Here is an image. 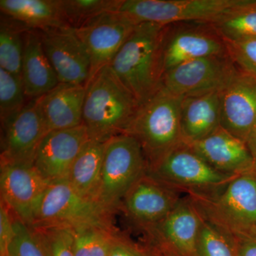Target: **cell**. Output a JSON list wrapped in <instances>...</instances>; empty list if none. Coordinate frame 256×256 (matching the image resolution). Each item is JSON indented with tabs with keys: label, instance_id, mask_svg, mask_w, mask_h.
<instances>
[{
	"label": "cell",
	"instance_id": "1",
	"mask_svg": "<svg viewBox=\"0 0 256 256\" xmlns=\"http://www.w3.org/2000/svg\"><path fill=\"white\" fill-rule=\"evenodd\" d=\"M166 28L154 23L138 24L109 65L140 106L162 88Z\"/></svg>",
	"mask_w": 256,
	"mask_h": 256
},
{
	"label": "cell",
	"instance_id": "2",
	"mask_svg": "<svg viewBox=\"0 0 256 256\" xmlns=\"http://www.w3.org/2000/svg\"><path fill=\"white\" fill-rule=\"evenodd\" d=\"M86 88L82 124L90 140L106 143L116 136L126 134L140 104L110 66L100 69Z\"/></svg>",
	"mask_w": 256,
	"mask_h": 256
},
{
	"label": "cell",
	"instance_id": "3",
	"mask_svg": "<svg viewBox=\"0 0 256 256\" xmlns=\"http://www.w3.org/2000/svg\"><path fill=\"white\" fill-rule=\"evenodd\" d=\"M182 98L162 87L140 106L126 134L140 144L148 168L184 142L180 120Z\"/></svg>",
	"mask_w": 256,
	"mask_h": 256
},
{
	"label": "cell",
	"instance_id": "4",
	"mask_svg": "<svg viewBox=\"0 0 256 256\" xmlns=\"http://www.w3.org/2000/svg\"><path fill=\"white\" fill-rule=\"evenodd\" d=\"M202 215L232 237L256 236V174L237 175L212 196L192 197Z\"/></svg>",
	"mask_w": 256,
	"mask_h": 256
},
{
	"label": "cell",
	"instance_id": "5",
	"mask_svg": "<svg viewBox=\"0 0 256 256\" xmlns=\"http://www.w3.org/2000/svg\"><path fill=\"white\" fill-rule=\"evenodd\" d=\"M148 173L176 192L192 197L212 196L223 190L235 176L214 169L185 142L172 150Z\"/></svg>",
	"mask_w": 256,
	"mask_h": 256
},
{
	"label": "cell",
	"instance_id": "6",
	"mask_svg": "<svg viewBox=\"0 0 256 256\" xmlns=\"http://www.w3.org/2000/svg\"><path fill=\"white\" fill-rule=\"evenodd\" d=\"M111 212L79 194L68 181L50 184L35 212L32 228L68 227L110 230Z\"/></svg>",
	"mask_w": 256,
	"mask_h": 256
},
{
	"label": "cell",
	"instance_id": "7",
	"mask_svg": "<svg viewBox=\"0 0 256 256\" xmlns=\"http://www.w3.org/2000/svg\"><path fill=\"white\" fill-rule=\"evenodd\" d=\"M140 144L128 134L105 143L97 202L112 213L122 204L128 191L148 172Z\"/></svg>",
	"mask_w": 256,
	"mask_h": 256
},
{
	"label": "cell",
	"instance_id": "8",
	"mask_svg": "<svg viewBox=\"0 0 256 256\" xmlns=\"http://www.w3.org/2000/svg\"><path fill=\"white\" fill-rule=\"evenodd\" d=\"M244 0H118L116 11L138 24H210L233 11Z\"/></svg>",
	"mask_w": 256,
	"mask_h": 256
},
{
	"label": "cell",
	"instance_id": "9",
	"mask_svg": "<svg viewBox=\"0 0 256 256\" xmlns=\"http://www.w3.org/2000/svg\"><path fill=\"white\" fill-rule=\"evenodd\" d=\"M238 72L228 54L210 56L166 70L162 87L180 98L220 92Z\"/></svg>",
	"mask_w": 256,
	"mask_h": 256
},
{
	"label": "cell",
	"instance_id": "10",
	"mask_svg": "<svg viewBox=\"0 0 256 256\" xmlns=\"http://www.w3.org/2000/svg\"><path fill=\"white\" fill-rule=\"evenodd\" d=\"M1 163L34 165L38 146L50 132L37 98L1 122Z\"/></svg>",
	"mask_w": 256,
	"mask_h": 256
},
{
	"label": "cell",
	"instance_id": "11",
	"mask_svg": "<svg viewBox=\"0 0 256 256\" xmlns=\"http://www.w3.org/2000/svg\"><path fill=\"white\" fill-rule=\"evenodd\" d=\"M226 54L223 38L208 24L178 23L166 26L162 45L164 73L190 60Z\"/></svg>",
	"mask_w": 256,
	"mask_h": 256
},
{
	"label": "cell",
	"instance_id": "12",
	"mask_svg": "<svg viewBox=\"0 0 256 256\" xmlns=\"http://www.w3.org/2000/svg\"><path fill=\"white\" fill-rule=\"evenodd\" d=\"M137 24L117 12H107L75 28L90 60L88 80L109 66Z\"/></svg>",
	"mask_w": 256,
	"mask_h": 256
},
{
	"label": "cell",
	"instance_id": "13",
	"mask_svg": "<svg viewBox=\"0 0 256 256\" xmlns=\"http://www.w3.org/2000/svg\"><path fill=\"white\" fill-rule=\"evenodd\" d=\"M42 46L62 84L86 85L90 60L76 30L62 26L40 32Z\"/></svg>",
	"mask_w": 256,
	"mask_h": 256
},
{
	"label": "cell",
	"instance_id": "14",
	"mask_svg": "<svg viewBox=\"0 0 256 256\" xmlns=\"http://www.w3.org/2000/svg\"><path fill=\"white\" fill-rule=\"evenodd\" d=\"M50 184L34 165L1 163L2 201L28 226L33 225L37 207Z\"/></svg>",
	"mask_w": 256,
	"mask_h": 256
},
{
	"label": "cell",
	"instance_id": "15",
	"mask_svg": "<svg viewBox=\"0 0 256 256\" xmlns=\"http://www.w3.org/2000/svg\"><path fill=\"white\" fill-rule=\"evenodd\" d=\"M89 140L84 124L50 131L38 146L34 166L50 184L67 181L76 158Z\"/></svg>",
	"mask_w": 256,
	"mask_h": 256
},
{
	"label": "cell",
	"instance_id": "16",
	"mask_svg": "<svg viewBox=\"0 0 256 256\" xmlns=\"http://www.w3.org/2000/svg\"><path fill=\"white\" fill-rule=\"evenodd\" d=\"M180 194L146 172L126 194L121 205L133 222L148 230L169 214L181 198Z\"/></svg>",
	"mask_w": 256,
	"mask_h": 256
},
{
	"label": "cell",
	"instance_id": "17",
	"mask_svg": "<svg viewBox=\"0 0 256 256\" xmlns=\"http://www.w3.org/2000/svg\"><path fill=\"white\" fill-rule=\"evenodd\" d=\"M220 94V126L246 142L256 122V78L238 70Z\"/></svg>",
	"mask_w": 256,
	"mask_h": 256
},
{
	"label": "cell",
	"instance_id": "18",
	"mask_svg": "<svg viewBox=\"0 0 256 256\" xmlns=\"http://www.w3.org/2000/svg\"><path fill=\"white\" fill-rule=\"evenodd\" d=\"M202 214L191 196L181 197L166 217L146 232L180 256H196Z\"/></svg>",
	"mask_w": 256,
	"mask_h": 256
},
{
	"label": "cell",
	"instance_id": "19",
	"mask_svg": "<svg viewBox=\"0 0 256 256\" xmlns=\"http://www.w3.org/2000/svg\"><path fill=\"white\" fill-rule=\"evenodd\" d=\"M188 146L212 168L223 174L236 176L254 170L255 160L246 142L222 127Z\"/></svg>",
	"mask_w": 256,
	"mask_h": 256
},
{
	"label": "cell",
	"instance_id": "20",
	"mask_svg": "<svg viewBox=\"0 0 256 256\" xmlns=\"http://www.w3.org/2000/svg\"><path fill=\"white\" fill-rule=\"evenodd\" d=\"M86 92V86L60 82L53 90L37 98L50 132L82 124Z\"/></svg>",
	"mask_w": 256,
	"mask_h": 256
},
{
	"label": "cell",
	"instance_id": "21",
	"mask_svg": "<svg viewBox=\"0 0 256 256\" xmlns=\"http://www.w3.org/2000/svg\"><path fill=\"white\" fill-rule=\"evenodd\" d=\"M220 92L183 98L180 120L184 142L191 144L198 142L222 127Z\"/></svg>",
	"mask_w": 256,
	"mask_h": 256
},
{
	"label": "cell",
	"instance_id": "22",
	"mask_svg": "<svg viewBox=\"0 0 256 256\" xmlns=\"http://www.w3.org/2000/svg\"><path fill=\"white\" fill-rule=\"evenodd\" d=\"M22 78L28 98H38L60 84L42 46L40 32L28 30L24 36Z\"/></svg>",
	"mask_w": 256,
	"mask_h": 256
},
{
	"label": "cell",
	"instance_id": "23",
	"mask_svg": "<svg viewBox=\"0 0 256 256\" xmlns=\"http://www.w3.org/2000/svg\"><path fill=\"white\" fill-rule=\"evenodd\" d=\"M0 10L30 30L42 32L68 26L64 21L60 0H1Z\"/></svg>",
	"mask_w": 256,
	"mask_h": 256
},
{
	"label": "cell",
	"instance_id": "24",
	"mask_svg": "<svg viewBox=\"0 0 256 256\" xmlns=\"http://www.w3.org/2000/svg\"><path fill=\"white\" fill-rule=\"evenodd\" d=\"M104 148L105 143L89 140L76 158L67 180L79 194L96 202L100 185Z\"/></svg>",
	"mask_w": 256,
	"mask_h": 256
},
{
	"label": "cell",
	"instance_id": "25",
	"mask_svg": "<svg viewBox=\"0 0 256 256\" xmlns=\"http://www.w3.org/2000/svg\"><path fill=\"white\" fill-rule=\"evenodd\" d=\"M208 24L223 40L256 36V0H244L233 11Z\"/></svg>",
	"mask_w": 256,
	"mask_h": 256
},
{
	"label": "cell",
	"instance_id": "26",
	"mask_svg": "<svg viewBox=\"0 0 256 256\" xmlns=\"http://www.w3.org/2000/svg\"><path fill=\"white\" fill-rule=\"evenodd\" d=\"M2 18L0 24V68L21 76L24 36L28 28ZM22 77V76H21Z\"/></svg>",
	"mask_w": 256,
	"mask_h": 256
},
{
	"label": "cell",
	"instance_id": "27",
	"mask_svg": "<svg viewBox=\"0 0 256 256\" xmlns=\"http://www.w3.org/2000/svg\"><path fill=\"white\" fill-rule=\"evenodd\" d=\"M196 256H238L235 239L202 215Z\"/></svg>",
	"mask_w": 256,
	"mask_h": 256
},
{
	"label": "cell",
	"instance_id": "28",
	"mask_svg": "<svg viewBox=\"0 0 256 256\" xmlns=\"http://www.w3.org/2000/svg\"><path fill=\"white\" fill-rule=\"evenodd\" d=\"M118 3V0H60L64 21L74 28L102 13L116 11Z\"/></svg>",
	"mask_w": 256,
	"mask_h": 256
},
{
	"label": "cell",
	"instance_id": "29",
	"mask_svg": "<svg viewBox=\"0 0 256 256\" xmlns=\"http://www.w3.org/2000/svg\"><path fill=\"white\" fill-rule=\"evenodd\" d=\"M22 78L0 68V116L1 122L18 114L26 104Z\"/></svg>",
	"mask_w": 256,
	"mask_h": 256
},
{
	"label": "cell",
	"instance_id": "30",
	"mask_svg": "<svg viewBox=\"0 0 256 256\" xmlns=\"http://www.w3.org/2000/svg\"><path fill=\"white\" fill-rule=\"evenodd\" d=\"M15 236L10 247L13 256H48L40 234L21 220H14Z\"/></svg>",
	"mask_w": 256,
	"mask_h": 256
},
{
	"label": "cell",
	"instance_id": "31",
	"mask_svg": "<svg viewBox=\"0 0 256 256\" xmlns=\"http://www.w3.org/2000/svg\"><path fill=\"white\" fill-rule=\"evenodd\" d=\"M223 40L227 54L239 72L256 78V36Z\"/></svg>",
	"mask_w": 256,
	"mask_h": 256
},
{
	"label": "cell",
	"instance_id": "32",
	"mask_svg": "<svg viewBox=\"0 0 256 256\" xmlns=\"http://www.w3.org/2000/svg\"><path fill=\"white\" fill-rule=\"evenodd\" d=\"M34 229L40 234L48 256H74V229L62 226Z\"/></svg>",
	"mask_w": 256,
	"mask_h": 256
},
{
	"label": "cell",
	"instance_id": "33",
	"mask_svg": "<svg viewBox=\"0 0 256 256\" xmlns=\"http://www.w3.org/2000/svg\"><path fill=\"white\" fill-rule=\"evenodd\" d=\"M9 207L2 201L0 206V255L9 254L10 246L15 236L14 220L12 218Z\"/></svg>",
	"mask_w": 256,
	"mask_h": 256
},
{
	"label": "cell",
	"instance_id": "34",
	"mask_svg": "<svg viewBox=\"0 0 256 256\" xmlns=\"http://www.w3.org/2000/svg\"><path fill=\"white\" fill-rule=\"evenodd\" d=\"M112 234L100 228L89 230V247L92 256H109Z\"/></svg>",
	"mask_w": 256,
	"mask_h": 256
},
{
	"label": "cell",
	"instance_id": "35",
	"mask_svg": "<svg viewBox=\"0 0 256 256\" xmlns=\"http://www.w3.org/2000/svg\"><path fill=\"white\" fill-rule=\"evenodd\" d=\"M109 256H151L132 242L112 235Z\"/></svg>",
	"mask_w": 256,
	"mask_h": 256
},
{
	"label": "cell",
	"instance_id": "36",
	"mask_svg": "<svg viewBox=\"0 0 256 256\" xmlns=\"http://www.w3.org/2000/svg\"><path fill=\"white\" fill-rule=\"evenodd\" d=\"M90 228L74 229L72 249L74 256H92L89 247V230Z\"/></svg>",
	"mask_w": 256,
	"mask_h": 256
},
{
	"label": "cell",
	"instance_id": "37",
	"mask_svg": "<svg viewBox=\"0 0 256 256\" xmlns=\"http://www.w3.org/2000/svg\"><path fill=\"white\" fill-rule=\"evenodd\" d=\"M238 256H256V236L236 237Z\"/></svg>",
	"mask_w": 256,
	"mask_h": 256
},
{
	"label": "cell",
	"instance_id": "38",
	"mask_svg": "<svg viewBox=\"0 0 256 256\" xmlns=\"http://www.w3.org/2000/svg\"><path fill=\"white\" fill-rule=\"evenodd\" d=\"M246 144L248 148L249 151L252 153V158L256 161V122L252 126V130L249 132Z\"/></svg>",
	"mask_w": 256,
	"mask_h": 256
},
{
	"label": "cell",
	"instance_id": "39",
	"mask_svg": "<svg viewBox=\"0 0 256 256\" xmlns=\"http://www.w3.org/2000/svg\"><path fill=\"white\" fill-rule=\"evenodd\" d=\"M252 172L256 174V161L255 162V164H254V170H252Z\"/></svg>",
	"mask_w": 256,
	"mask_h": 256
},
{
	"label": "cell",
	"instance_id": "40",
	"mask_svg": "<svg viewBox=\"0 0 256 256\" xmlns=\"http://www.w3.org/2000/svg\"><path fill=\"white\" fill-rule=\"evenodd\" d=\"M5 256H12L11 254H8V255H6Z\"/></svg>",
	"mask_w": 256,
	"mask_h": 256
}]
</instances>
